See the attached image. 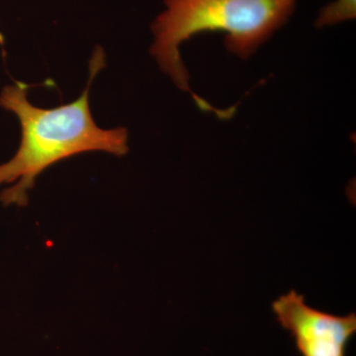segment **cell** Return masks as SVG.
<instances>
[{"label": "cell", "instance_id": "1", "mask_svg": "<svg viewBox=\"0 0 356 356\" xmlns=\"http://www.w3.org/2000/svg\"><path fill=\"white\" fill-rule=\"evenodd\" d=\"M104 65V51L102 47H96L83 95L56 108H39L31 104L27 97L29 86L21 81L2 89L0 106L17 116L22 131L17 153L0 165V185L15 184L0 194L3 205H27L28 193L38 175L63 159L88 152L118 156L128 153L127 130L98 127L89 106L91 83Z\"/></svg>", "mask_w": 356, "mask_h": 356}, {"label": "cell", "instance_id": "2", "mask_svg": "<svg viewBox=\"0 0 356 356\" xmlns=\"http://www.w3.org/2000/svg\"><path fill=\"white\" fill-rule=\"evenodd\" d=\"M297 0H165L154 19L152 55L177 88L189 89V76L179 46L204 32L227 33L225 46L245 58L285 24Z\"/></svg>", "mask_w": 356, "mask_h": 356}, {"label": "cell", "instance_id": "3", "mask_svg": "<svg viewBox=\"0 0 356 356\" xmlns=\"http://www.w3.org/2000/svg\"><path fill=\"white\" fill-rule=\"evenodd\" d=\"M276 320L290 332L301 356H346L356 332L355 313L336 316L307 304L295 290L273 303Z\"/></svg>", "mask_w": 356, "mask_h": 356}, {"label": "cell", "instance_id": "4", "mask_svg": "<svg viewBox=\"0 0 356 356\" xmlns=\"http://www.w3.org/2000/svg\"><path fill=\"white\" fill-rule=\"evenodd\" d=\"M356 16V0H336L321 10L316 26L318 28L339 24L346 21L355 19Z\"/></svg>", "mask_w": 356, "mask_h": 356}]
</instances>
